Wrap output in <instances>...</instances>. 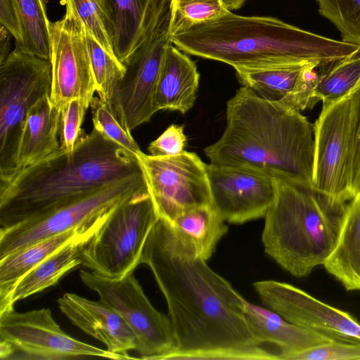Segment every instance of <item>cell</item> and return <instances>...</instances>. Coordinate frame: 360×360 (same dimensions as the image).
I'll return each mask as SVG.
<instances>
[{
	"instance_id": "39",
	"label": "cell",
	"mask_w": 360,
	"mask_h": 360,
	"mask_svg": "<svg viewBox=\"0 0 360 360\" xmlns=\"http://www.w3.org/2000/svg\"><path fill=\"white\" fill-rule=\"evenodd\" d=\"M1 48H0V63H2L9 55L10 35L11 33L2 25L0 29Z\"/></svg>"
},
{
	"instance_id": "24",
	"label": "cell",
	"mask_w": 360,
	"mask_h": 360,
	"mask_svg": "<svg viewBox=\"0 0 360 360\" xmlns=\"http://www.w3.org/2000/svg\"><path fill=\"white\" fill-rule=\"evenodd\" d=\"M89 240L75 241L63 246L30 270L18 282L7 300L0 305V312L13 309L15 302L54 285L67 272L82 264V251Z\"/></svg>"
},
{
	"instance_id": "23",
	"label": "cell",
	"mask_w": 360,
	"mask_h": 360,
	"mask_svg": "<svg viewBox=\"0 0 360 360\" xmlns=\"http://www.w3.org/2000/svg\"><path fill=\"white\" fill-rule=\"evenodd\" d=\"M323 266L345 290H360V191L347 204L337 245Z\"/></svg>"
},
{
	"instance_id": "32",
	"label": "cell",
	"mask_w": 360,
	"mask_h": 360,
	"mask_svg": "<svg viewBox=\"0 0 360 360\" xmlns=\"http://www.w3.org/2000/svg\"><path fill=\"white\" fill-rule=\"evenodd\" d=\"M94 129L105 139L114 142L136 156L142 151L131 135L110 112L98 97L90 103Z\"/></svg>"
},
{
	"instance_id": "38",
	"label": "cell",
	"mask_w": 360,
	"mask_h": 360,
	"mask_svg": "<svg viewBox=\"0 0 360 360\" xmlns=\"http://www.w3.org/2000/svg\"><path fill=\"white\" fill-rule=\"evenodd\" d=\"M352 189L354 197L360 191V113L354 153Z\"/></svg>"
},
{
	"instance_id": "36",
	"label": "cell",
	"mask_w": 360,
	"mask_h": 360,
	"mask_svg": "<svg viewBox=\"0 0 360 360\" xmlns=\"http://www.w3.org/2000/svg\"><path fill=\"white\" fill-rule=\"evenodd\" d=\"M186 140L184 127L171 124L149 144L148 150L153 156L178 155L184 151Z\"/></svg>"
},
{
	"instance_id": "10",
	"label": "cell",
	"mask_w": 360,
	"mask_h": 360,
	"mask_svg": "<svg viewBox=\"0 0 360 360\" xmlns=\"http://www.w3.org/2000/svg\"><path fill=\"white\" fill-rule=\"evenodd\" d=\"M126 359L81 342L64 332L48 308L0 312L1 360Z\"/></svg>"
},
{
	"instance_id": "20",
	"label": "cell",
	"mask_w": 360,
	"mask_h": 360,
	"mask_svg": "<svg viewBox=\"0 0 360 360\" xmlns=\"http://www.w3.org/2000/svg\"><path fill=\"white\" fill-rule=\"evenodd\" d=\"M105 218L37 241L0 259V305L7 300L18 282L30 270L63 246L75 241L89 240Z\"/></svg>"
},
{
	"instance_id": "11",
	"label": "cell",
	"mask_w": 360,
	"mask_h": 360,
	"mask_svg": "<svg viewBox=\"0 0 360 360\" xmlns=\"http://www.w3.org/2000/svg\"><path fill=\"white\" fill-rule=\"evenodd\" d=\"M147 190L143 173L112 183L39 217L0 229V259L37 241L103 220L117 204Z\"/></svg>"
},
{
	"instance_id": "37",
	"label": "cell",
	"mask_w": 360,
	"mask_h": 360,
	"mask_svg": "<svg viewBox=\"0 0 360 360\" xmlns=\"http://www.w3.org/2000/svg\"><path fill=\"white\" fill-rule=\"evenodd\" d=\"M0 23L14 37L15 46L20 44L21 32L13 0H0Z\"/></svg>"
},
{
	"instance_id": "3",
	"label": "cell",
	"mask_w": 360,
	"mask_h": 360,
	"mask_svg": "<svg viewBox=\"0 0 360 360\" xmlns=\"http://www.w3.org/2000/svg\"><path fill=\"white\" fill-rule=\"evenodd\" d=\"M314 150V124L301 111L242 86L227 101L223 134L204 152L211 163L311 185Z\"/></svg>"
},
{
	"instance_id": "40",
	"label": "cell",
	"mask_w": 360,
	"mask_h": 360,
	"mask_svg": "<svg viewBox=\"0 0 360 360\" xmlns=\"http://www.w3.org/2000/svg\"><path fill=\"white\" fill-rule=\"evenodd\" d=\"M223 6L228 11L237 10L241 8L247 0H220Z\"/></svg>"
},
{
	"instance_id": "27",
	"label": "cell",
	"mask_w": 360,
	"mask_h": 360,
	"mask_svg": "<svg viewBox=\"0 0 360 360\" xmlns=\"http://www.w3.org/2000/svg\"><path fill=\"white\" fill-rule=\"evenodd\" d=\"M84 30L98 98L121 125L130 131L120 99V84L125 73V67L117 58L110 55L84 26Z\"/></svg>"
},
{
	"instance_id": "7",
	"label": "cell",
	"mask_w": 360,
	"mask_h": 360,
	"mask_svg": "<svg viewBox=\"0 0 360 360\" xmlns=\"http://www.w3.org/2000/svg\"><path fill=\"white\" fill-rule=\"evenodd\" d=\"M158 219L147 190L124 200L110 211L84 245L82 264L108 278L133 272Z\"/></svg>"
},
{
	"instance_id": "18",
	"label": "cell",
	"mask_w": 360,
	"mask_h": 360,
	"mask_svg": "<svg viewBox=\"0 0 360 360\" xmlns=\"http://www.w3.org/2000/svg\"><path fill=\"white\" fill-rule=\"evenodd\" d=\"M60 311L82 331L103 343L109 352L134 357L129 352L136 350L137 341L132 330L111 307L103 302L92 301L74 293L58 300Z\"/></svg>"
},
{
	"instance_id": "16",
	"label": "cell",
	"mask_w": 360,
	"mask_h": 360,
	"mask_svg": "<svg viewBox=\"0 0 360 360\" xmlns=\"http://www.w3.org/2000/svg\"><path fill=\"white\" fill-rule=\"evenodd\" d=\"M253 285L265 305L288 321L337 339L360 342V323L349 313L289 283L266 280Z\"/></svg>"
},
{
	"instance_id": "34",
	"label": "cell",
	"mask_w": 360,
	"mask_h": 360,
	"mask_svg": "<svg viewBox=\"0 0 360 360\" xmlns=\"http://www.w3.org/2000/svg\"><path fill=\"white\" fill-rule=\"evenodd\" d=\"M285 360H349L360 359V342L335 340L304 350L278 354Z\"/></svg>"
},
{
	"instance_id": "35",
	"label": "cell",
	"mask_w": 360,
	"mask_h": 360,
	"mask_svg": "<svg viewBox=\"0 0 360 360\" xmlns=\"http://www.w3.org/2000/svg\"><path fill=\"white\" fill-rule=\"evenodd\" d=\"M59 126L60 148L72 154L81 136L84 134L81 127L87 108L79 99H72L61 108Z\"/></svg>"
},
{
	"instance_id": "28",
	"label": "cell",
	"mask_w": 360,
	"mask_h": 360,
	"mask_svg": "<svg viewBox=\"0 0 360 360\" xmlns=\"http://www.w3.org/2000/svg\"><path fill=\"white\" fill-rule=\"evenodd\" d=\"M13 2L21 32V42L15 49L50 60V21L46 14V0H13Z\"/></svg>"
},
{
	"instance_id": "21",
	"label": "cell",
	"mask_w": 360,
	"mask_h": 360,
	"mask_svg": "<svg viewBox=\"0 0 360 360\" xmlns=\"http://www.w3.org/2000/svg\"><path fill=\"white\" fill-rule=\"evenodd\" d=\"M244 314L252 331L262 343H271L279 353L294 352L340 340L292 323L271 309L245 303ZM279 358V357H278Z\"/></svg>"
},
{
	"instance_id": "9",
	"label": "cell",
	"mask_w": 360,
	"mask_h": 360,
	"mask_svg": "<svg viewBox=\"0 0 360 360\" xmlns=\"http://www.w3.org/2000/svg\"><path fill=\"white\" fill-rule=\"evenodd\" d=\"M51 89L50 60L14 49L0 63V184L16 174L26 116Z\"/></svg>"
},
{
	"instance_id": "15",
	"label": "cell",
	"mask_w": 360,
	"mask_h": 360,
	"mask_svg": "<svg viewBox=\"0 0 360 360\" xmlns=\"http://www.w3.org/2000/svg\"><path fill=\"white\" fill-rule=\"evenodd\" d=\"M212 205L231 224L264 217L274 201L276 178L255 168L207 164Z\"/></svg>"
},
{
	"instance_id": "4",
	"label": "cell",
	"mask_w": 360,
	"mask_h": 360,
	"mask_svg": "<svg viewBox=\"0 0 360 360\" xmlns=\"http://www.w3.org/2000/svg\"><path fill=\"white\" fill-rule=\"evenodd\" d=\"M171 41L186 54L234 69L299 63L324 67L360 53V45L327 38L276 18L230 11L172 34Z\"/></svg>"
},
{
	"instance_id": "2",
	"label": "cell",
	"mask_w": 360,
	"mask_h": 360,
	"mask_svg": "<svg viewBox=\"0 0 360 360\" xmlns=\"http://www.w3.org/2000/svg\"><path fill=\"white\" fill-rule=\"evenodd\" d=\"M141 173L135 155L93 129L81 136L72 154L59 147L0 184V229L11 228Z\"/></svg>"
},
{
	"instance_id": "13",
	"label": "cell",
	"mask_w": 360,
	"mask_h": 360,
	"mask_svg": "<svg viewBox=\"0 0 360 360\" xmlns=\"http://www.w3.org/2000/svg\"><path fill=\"white\" fill-rule=\"evenodd\" d=\"M136 157L159 217L172 222L189 209L213 205L207 164L195 153Z\"/></svg>"
},
{
	"instance_id": "33",
	"label": "cell",
	"mask_w": 360,
	"mask_h": 360,
	"mask_svg": "<svg viewBox=\"0 0 360 360\" xmlns=\"http://www.w3.org/2000/svg\"><path fill=\"white\" fill-rule=\"evenodd\" d=\"M74 8L84 27L101 46L115 57L109 26L98 0H64Z\"/></svg>"
},
{
	"instance_id": "31",
	"label": "cell",
	"mask_w": 360,
	"mask_h": 360,
	"mask_svg": "<svg viewBox=\"0 0 360 360\" xmlns=\"http://www.w3.org/2000/svg\"><path fill=\"white\" fill-rule=\"evenodd\" d=\"M227 11L220 0H192L172 6L171 34L217 18Z\"/></svg>"
},
{
	"instance_id": "14",
	"label": "cell",
	"mask_w": 360,
	"mask_h": 360,
	"mask_svg": "<svg viewBox=\"0 0 360 360\" xmlns=\"http://www.w3.org/2000/svg\"><path fill=\"white\" fill-rule=\"evenodd\" d=\"M65 13L50 22L51 89L50 98L61 108L79 99L87 109L96 92L84 25L72 6L64 1Z\"/></svg>"
},
{
	"instance_id": "26",
	"label": "cell",
	"mask_w": 360,
	"mask_h": 360,
	"mask_svg": "<svg viewBox=\"0 0 360 360\" xmlns=\"http://www.w3.org/2000/svg\"><path fill=\"white\" fill-rule=\"evenodd\" d=\"M224 222L213 205H204L181 213L169 223L174 231L207 261L228 231Z\"/></svg>"
},
{
	"instance_id": "41",
	"label": "cell",
	"mask_w": 360,
	"mask_h": 360,
	"mask_svg": "<svg viewBox=\"0 0 360 360\" xmlns=\"http://www.w3.org/2000/svg\"><path fill=\"white\" fill-rule=\"evenodd\" d=\"M190 1H192V0H171V5H172V6H175L180 4L188 2Z\"/></svg>"
},
{
	"instance_id": "8",
	"label": "cell",
	"mask_w": 360,
	"mask_h": 360,
	"mask_svg": "<svg viewBox=\"0 0 360 360\" xmlns=\"http://www.w3.org/2000/svg\"><path fill=\"white\" fill-rule=\"evenodd\" d=\"M171 0H151L141 32L123 65L120 99L131 131L157 112V83L171 41Z\"/></svg>"
},
{
	"instance_id": "29",
	"label": "cell",
	"mask_w": 360,
	"mask_h": 360,
	"mask_svg": "<svg viewBox=\"0 0 360 360\" xmlns=\"http://www.w3.org/2000/svg\"><path fill=\"white\" fill-rule=\"evenodd\" d=\"M360 82V55L337 60L319 75L314 96L323 105L337 101L351 92Z\"/></svg>"
},
{
	"instance_id": "19",
	"label": "cell",
	"mask_w": 360,
	"mask_h": 360,
	"mask_svg": "<svg viewBox=\"0 0 360 360\" xmlns=\"http://www.w3.org/2000/svg\"><path fill=\"white\" fill-rule=\"evenodd\" d=\"M200 74L195 63L172 43L167 47L160 72L154 105L157 110L185 114L195 101Z\"/></svg>"
},
{
	"instance_id": "6",
	"label": "cell",
	"mask_w": 360,
	"mask_h": 360,
	"mask_svg": "<svg viewBox=\"0 0 360 360\" xmlns=\"http://www.w3.org/2000/svg\"><path fill=\"white\" fill-rule=\"evenodd\" d=\"M359 113L360 82L341 99L323 105L313 124L311 186L338 204L354 198L352 178Z\"/></svg>"
},
{
	"instance_id": "25",
	"label": "cell",
	"mask_w": 360,
	"mask_h": 360,
	"mask_svg": "<svg viewBox=\"0 0 360 360\" xmlns=\"http://www.w3.org/2000/svg\"><path fill=\"white\" fill-rule=\"evenodd\" d=\"M108 20L113 51L123 65L143 29L151 0H98Z\"/></svg>"
},
{
	"instance_id": "30",
	"label": "cell",
	"mask_w": 360,
	"mask_h": 360,
	"mask_svg": "<svg viewBox=\"0 0 360 360\" xmlns=\"http://www.w3.org/2000/svg\"><path fill=\"white\" fill-rule=\"evenodd\" d=\"M319 13L340 32L342 41L360 45V0H315Z\"/></svg>"
},
{
	"instance_id": "5",
	"label": "cell",
	"mask_w": 360,
	"mask_h": 360,
	"mask_svg": "<svg viewBox=\"0 0 360 360\" xmlns=\"http://www.w3.org/2000/svg\"><path fill=\"white\" fill-rule=\"evenodd\" d=\"M347 204L329 200L311 185L276 178L262 234L265 252L293 276H307L335 249Z\"/></svg>"
},
{
	"instance_id": "1",
	"label": "cell",
	"mask_w": 360,
	"mask_h": 360,
	"mask_svg": "<svg viewBox=\"0 0 360 360\" xmlns=\"http://www.w3.org/2000/svg\"><path fill=\"white\" fill-rule=\"evenodd\" d=\"M153 274L168 308L175 347L165 359H278L262 347L244 314L247 300L159 217L139 264Z\"/></svg>"
},
{
	"instance_id": "12",
	"label": "cell",
	"mask_w": 360,
	"mask_h": 360,
	"mask_svg": "<svg viewBox=\"0 0 360 360\" xmlns=\"http://www.w3.org/2000/svg\"><path fill=\"white\" fill-rule=\"evenodd\" d=\"M79 276L87 287L98 293L101 301L121 316L132 330L141 359L160 360L175 347L169 316L152 305L133 272L120 278H108L82 270Z\"/></svg>"
},
{
	"instance_id": "22",
	"label": "cell",
	"mask_w": 360,
	"mask_h": 360,
	"mask_svg": "<svg viewBox=\"0 0 360 360\" xmlns=\"http://www.w3.org/2000/svg\"><path fill=\"white\" fill-rule=\"evenodd\" d=\"M60 113V109L53 104L49 94L30 108L19 142L17 172L59 148Z\"/></svg>"
},
{
	"instance_id": "17",
	"label": "cell",
	"mask_w": 360,
	"mask_h": 360,
	"mask_svg": "<svg viewBox=\"0 0 360 360\" xmlns=\"http://www.w3.org/2000/svg\"><path fill=\"white\" fill-rule=\"evenodd\" d=\"M318 68L314 63H299L235 70L241 85L261 98L302 111L319 102L314 96Z\"/></svg>"
}]
</instances>
